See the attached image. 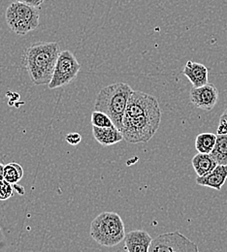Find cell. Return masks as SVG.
Masks as SVG:
<instances>
[{
    "label": "cell",
    "instance_id": "obj_1",
    "mask_svg": "<svg viewBox=\"0 0 227 252\" xmlns=\"http://www.w3.org/2000/svg\"><path fill=\"white\" fill-rule=\"evenodd\" d=\"M162 123V110L153 95L133 92L123 120L122 134L130 144L148 143L158 132Z\"/></svg>",
    "mask_w": 227,
    "mask_h": 252
},
{
    "label": "cell",
    "instance_id": "obj_2",
    "mask_svg": "<svg viewBox=\"0 0 227 252\" xmlns=\"http://www.w3.org/2000/svg\"><path fill=\"white\" fill-rule=\"evenodd\" d=\"M61 53V47L56 42L36 43L25 51L23 63L34 85L50 84Z\"/></svg>",
    "mask_w": 227,
    "mask_h": 252
},
{
    "label": "cell",
    "instance_id": "obj_3",
    "mask_svg": "<svg viewBox=\"0 0 227 252\" xmlns=\"http://www.w3.org/2000/svg\"><path fill=\"white\" fill-rule=\"evenodd\" d=\"M133 92L125 83H116L104 87L97 96L95 111L106 114L121 131L128 103Z\"/></svg>",
    "mask_w": 227,
    "mask_h": 252
},
{
    "label": "cell",
    "instance_id": "obj_4",
    "mask_svg": "<svg viewBox=\"0 0 227 252\" xmlns=\"http://www.w3.org/2000/svg\"><path fill=\"white\" fill-rule=\"evenodd\" d=\"M90 233L98 245L114 248L125 240V223L120 215L113 212H105L92 222Z\"/></svg>",
    "mask_w": 227,
    "mask_h": 252
},
{
    "label": "cell",
    "instance_id": "obj_5",
    "mask_svg": "<svg viewBox=\"0 0 227 252\" xmlns=\"http://www.w3.org/2000/svg\"><path fill=\"white\" fill-rule=\"evenodd\" d=\"M39 21V9L26 3L13 2L6 10V23L10 30L18 35H25L36 30Z\"/></svg>",
    "mask_w": 227,
    "mask_h": 252
},
{
    "label": "cell",
    "instance_id": "obj_6",
    "mask_svg": "<svg viewBox=\"0 0 227 252\" xmlns=\"http://www.w3.org/2000/svg\"><path fill=\"white\" fill-rule=\"evenodd\" d=\"M81 65L70 51H63L56 63L53 78L48 85L50 90H56L70 84L78 76Z\"/></svg>",
    "mask_w": 227,
    "mask_h": 252
},
{
    "label": "cell",
    "instance_id": "obj_7",
    "mask_svg": "<svg viewBox=\"0 0 227 252\" xmlns=\"http://www.w3.org/2000/svg\"><path fill=\"white\" fill-rule=\"evenodd\" d=\"M150 252H199L198 246L179 231L162 234L153 240Z\"/></svg>",
    "mask_w": 227,
    "mask_h": 252
},
{
    "label": "cell",
    "instance_id": "obj_8",
    "mask_svg": "<svg viewBox=\"0 0 227 252\" xmlns=\"http://www.w3.org/2000/svg\"><path fill=\"white\" fill-rule=\"evenodd\" d=\"M219 91L214 84H207L203 87L193 88L191 91V102L193 105L204 111H212L219 99Z\"/></svg>",
    "mask_w": 227,
    "mask_h": 252
},
{
    "label": "cell",
    "instance_id": "obj_9",
    "mask_svg": "<svg viewBox=\"0 0 227 252\" xmlns=\"http://www.w3.org/2000/svg\"><path fill=\"white\" fill-rule=\"evenodd\" d=\"M124 242L128 252H150L153 238L144 230H134L126 235Z\"/></svg>",
    "mask_w": 227,
    "mask_h": 252
},
{
    "label": "cell",
    "instance_id": "obj_10",
    "mask_svg": "<svg viewBox=\"0 0 227 252\" xmlns=\"http://www.w3.org/2000/svg\"><path fill=\"white\" fill-rule=\"evenodd\" d=\"M227 180V165H218L211 173L196 179V184L210 189L222 190Z\"/></svg>",
    "mask_w": 227,
    "mask_h": 252
},
{
    "label": "cell",
    "instance_id": "obj_11",
    "mask_svg": "<svg viewBox=\"0 0 227 252\" xmlns=\"http://www.w3.org/2000/svg\"><path fill=\"white\" fill-rule=\"evenodd\" d=\"M183 74L193 84L194 88L203 87L208 84V68L201 63L188 62L183 70Z\"/></svg>",
    "mask_w": 227,
    "mask_h": 252
},
{
    "label": "cell",
    "instance_id": "obj_12",
    "mask_svg": "<svg viewBox=\"0 0 227 252\" xmlns=\"http://www.w3.org/2000/svg\"><path fill=\"white\" fill-rule=\"evenodd\" d=\"M93 134L98 143L104 147L116 145L124 140L122 132L117 127L99 128L93 126Z\"/></svg>",
    "mask_w": 227,
    "mask_h": 252
},
{
    "label": "cell",
    "instance_id": "obj_13",
    "mask_svg": "<svg viewBox=\"0 0 227 252\" xmlns=\"http://www.w3.org/2000/svg\"><path fill=\"white\" fill-rule=\"evenodd\" d=\"M192 163H193L195 173L197 174L198 177L206 176L218 166V163L214 158H212L211 155L200 154V153L197 154L195 158H193Z\"/></svg>",
    "mask_w": 227,
    "mask_h": 252
},
{
    "label": "cell",
    "instance_id": "obj_14",
    "mask_svg": "<svg viewBox=\"0 0 227 252\" xmlns=\"http://www.w3.org/2000/svg\"><path fill=\"white\" fill-rule=\"evenodd\" d=\"M218 165H227V134H219L216 145L210 154Z\"/></svg>",
    "mask_w": 227,
    "mask_h": 252
},
{
    "label": "cell",
    "instance_id": "obj_15",
    "mask_svg": "<svg viewBox=\"0 0 227 252\" xmlns=\"http://www.w3.org/2000/svg\"><path fill=\"white\" fill-rule=\"evenodd\" d=\"M217 136L213 133L204 132L199 134L195 140V149L200 154L210 155L216 145Z\"/></svg>",
    "mask_w": 227,
    "mask_h": 252
},
{
    "label": "cell",
    "instance_id": "obj_16",
    "mask_svg": "<svg viewBox=\"0 0 227 252\" xmlns=\"http://www.w3.org/2000/svg\"><path fill=\"white\" fill-rule=\"evenodd\" d=\"M24 177V169L19 163H8L4 167V180L11 185H17Z\"/></svg>",
    "mask_w": 227,
    "mask_h": 252
},
{
    "label": "cell",
    "instance_id": "obj_17",
    "mask_svg": "<svg viewBox=\"0 0 227 252\" xmlns=\"http://www.w3.org/2000/svg\"><path fill=\"white\" fill-rule=\"evenodd\" d=\"M92 125L99 128H107V127L115 126L113 121L106 114L99 111H94L92 113Z\"/></svg>",
    "mask_w": 227,
    "mask_h": 252
},
{
    "label": "cell",
    "instance_id": "obj_18",
    "mask_svg": "<svg viewBox=\"0 0 227 252\" xmlns=\"http://www.w3.org/2000/svg\"><path fill=\"white\" fill-rule=\"evenodd\" d=\"M14 187L5 180L0 181V201H6L14 195Z\"/></svg>",
    "mask_w": 227,
    "mask_h": 252
},
{
    "label": "cell",
    "instance_id": "obj_19",
    "mask_svg": "<svg viewBox=\"0 0 227 252\" xmlns=\"http://www.w3.org/2000/svg\"><path fill=\"white\" fill-rule=\"evenodd\" d=\"M65 141L71 146H77L82 142V136L78 132H72L65 136Z\"/></svg>",
    "mask_w": 227,
    "mask_h": 252
},
{
    "label": "cell",
    "instance_id": "obj_20",
    "mask_svg": "<svg viewBox=\"0 0 227 252\" xmlns=\"http://www.w3.org/2000/svg\"><path fill=\"white\" fill-rule=\"evenodd\" d=\"M218 134H227V109L221 117L218 127Z\"/></svg>",
    "mask_w": 227,
    "mask_h": 252
},
{
    "label": "cell",
    "instance_id": "obj_21",
    "mask_svg": "<svg viewBox=\"0 0 227 252\" xmlns=\"http://www.w3.org/2000/svg\"><path fill=\"white\" fill-rule=\"evenodd\" d=\"M17 1L22 2V3L29 4V5L33 6V7H37V8H39V7L43 4V2H44L45 0H17Z\"/></svg>",
    "mask_w": 227,
    "mask_h": 252
},
{
    "label": "cell",
    "instance_id": "obj_22",
    "mask_svg": "<svg viewBox=\"0 0 227 252\" xmlns=\"http://www.w3.org/2000/svg\"><path fill=\"white\" fill-rule=\"evenodd\" d=\"M13 187H14L15 191H16L18 194H20V195H24V194L26 193V190H25V189H24L23 187L18 186V185H13Z\"/></svg>",
    "mask_w": 227,
    "mask_h": 252
},
{
    "label": "cell",
    "instance_id": "obj_23",
    "mask_svg": "<svg viewBox=\"0 0 227 252\" xmlns=\"http://www.w3.org/2000/svg\"><path fill=\"white\" fill-rule=\"evenodd\" d=\"M4 165L0 163V181L4 180Z\"/></svg>",
    "mask_w": 227,
    "mask_h": 252
}]
</instances>
